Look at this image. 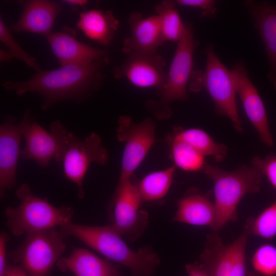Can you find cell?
Here are the masks:
<instances>
[{
	"label": "cell",
	"instance_id": "15",
	"mask_svg": "<svg viewBox=\"0 0 276 276\" xmlns=\"http://www.w3.org/2000/svg\"><path fill=\"white\" fill-rule=\"evenodd\" d=\"M16 118L9 116L0 126V196L16 183L18 160L20 156L22 124H15Z\"/></svg>",
	"mask_w": 276,
	"mask_h": 276
},
{
	"label": "cell",
	"instance_id": "24",
	"mask_svg": "<svg viewBox=\"0 0 276 276\" xmlns=\"http://www.w3.org/2000/svg\"><path fill=\"white\" fill-rule=\"evenodd\" d=\"M175 1H163L155 6L156 14L160 20L162 39L178 42L183 36L186 24L183 22L176 8Z\"/></svg>",
	"mask_w": 276,
	"mask_h": 276
},
{
	"label": "cell",
	"instance_id": "31",
	"mask_svg": "<svg viewBox=\"0 0 276 276\" xmlns=\"http://www.w3.org/2000/svg\"><path fill=\"white\" fill-rule=\"evenodd\" d=\"M177 4L187 7L200 9L202 17H212L215 14V2L212 0H177Z\"/></svg>",
	"mask_w": 276,
	"mask_h": 276
},
{
	"label": "cell",
	"instance_id": "22",
	"mask_svg": "<svg viewBox=\"0 0 276 276\" xmlns=\"http://www.w3.org/2000/svg\"><path fill=\"white\" fill-rule=\"evenodd\" d=\"M119 22L109 10L91 9L81 13L77 27L89 39L105 46L111 42Z\"/></svg>",
	"mask_w": 276,
	"mask_h": 276
},
{
	"label": "cell",
	"instance_id": "34",
	"mask_svg": "<svg viewBox=\"0 0 276 276\" xmlns=\"http://www.w3.org/2000/svg\"><path fill=\"white\" fill-rule=\"evenodd\" d=\"M6 276H28L24 269L18 265H10Z\"/></svg>",
	"mask_w": 276,
	"mask_h": 276
},
{
	"label": "cell",
	"instance_id": "1",
	"mask_svg": "<svg viewBox=\"0 0 276 276\" xmlns=\"http://www.w3.org/2000/svg\"><path fill=\"white\" fill-rule=\"evenodd\" d=\"M109 62L107 57L87 64H70L53 70H40L27 81L8 80L4 89L20 96L30 92L44 99L41 109L49 108L56 103L66 100L80 102L101 83L102 70Z\"/></svg>",
	"mask_w": 276,
	"mask_h": 276
},
{
	"label": "cell",
	"instance_id": "7",
	"mask_svg": "<svg viewBox=\"0 0 276 276\" xmlns=\"http://www.w3.org/2000/svg\"><path fill=\"white\" fill-rule=\"evenodd\" d=\"M185 34L177 42L160 97L152 103L153 109L157 114L161 115L164 111H170L168 105L173 102L188 99V84L192 74L194 53L199 42L194 37L191 24L188 22H185Z\"/></svg>",
	"mask_w": 276,
	"mask_h": 276
},
{
	"label": "cell",
	"instance_id": "29",
	"mask_svg": "<svg viewBox=\"0 0 276 276\" xmlns=\"http://www.w3.org/2000/svg\"><path fill=\"white\" fill-rule=\"evenodd\" d=\"M0 40L8 48L9 51L13 57L22 61L28 66L36 72L41 70L37 64L36 59L25 52L16 42L2 17L0 18Z\"/></svg>",
	"mask_w": 276,
	"mask_h": 276
},
{
	"label": "cell",
	"instance_id": "12",
	"mask_svg": "<svg viewBox=\"0 0 276 276\" xmlns=\"http://www.w3.org/2000/svg\"><path fill=\"white\" fill-rule=\"evenodd\" d=\"M143 202L137 184L131 178L118 184L110 200V208H113L112 227L122 236L133 241L146 228L148 215L141 209Z\"/></svg>",
	"mask_w": 276,
	"mask_h": 276
},
{
	"label": "cell",
	"instance_id": "17",
	"mask_svg": "<svg viewBox=\"0 0 276 276\" xmlns=\"http://www.w3.org/2000/svg\"><path fill=\"white\" fill-rule=\"evenodd\" d=\"M244 5L261 37L269 63L268 78L276 89V4L247 0Z\"/></svg>",
	"mask_w": 276,
	"mask_h": 276
},
{
	"label": "cell",
	"instance_id": "4",
	"mask_svg": "<svg viewBox=\"0 0 276 276\" xmlns=\"http://www.w3.org/2000/svg\"><path fill=\"white\" fill-rule=\"evenodd\" d=\"M20 203L7 207L6 226L15 236L55 228L72 221L74 212L68 205L57 207L35 196L30 186L22 184L16 191Z\"/></svg>",
	"mask_w": 276,
	"mask_h": 276
},
{
	"label": "cell",
	"instance_id": "36",
	"mask_svg": "<svg viewBox=\"0 0 276 276\" xmlns=\"http://www.w3.org/2000/svg\"><path fill=\"white\" fill-rule=\"evenodd\" d=\"M63 3L69 4L71 6H84L88 3L87 1L85 0H66L63 1Z\"/></svg>",
	"mask_w": 276,
	"mask_h": 276
},
{
	"label": "cell",
	"instance_id": "18",
	"mask_svg": "<svg viewBox=\"0 0 276 276\" xmlns=\"http://www.w3.org/2000/svg\"><path fill=\"white\" fill-rule=\"evenodd\" d=\"M46 37L61 66L87 64L108 57L107 51L82 43L68 33H51Z\"/></svg>",
	"mask_w": 276,
	"mask_h": 276
},
{
	"label": "cell",
	"instance_id": "27",
	"mask_svg": "<svg viewBox=\"0 0 276 276\" xmlns=\"http://www.w3.org/2000/svg\"><path fill=\"white\" fill-rule=\"evenodd\" d=\"M248 235H255L272 240L276 237V200L256 218L249 217L244 230Z\"/></svg>",
	"mask_w": 276,
	"mask_h": 276
},
{
	"label": "cell",
	"instance_id": "16",
	"mask_svg": "<svg viewBox=\"0 0 276 276\" xmlns=\"http://www.w3.org/2000/svg\"><path fill=\"white\" fill-rule=\"evenodd\" d=\"M128 21L130 34L124 40L122 52L127 55L156 54L157 49L164 43L158 15L144 17L140 12L134 11L129 15Z\"/></svg>",
	"mask_w": 276,
	"mask_h": 276
},
{
	"label": "cell",
	"instance_id": "25",
	"mask_svg": "<svg viewBox=\"0 0 276 276\" xmlns=\"http://www.w3.org/2000/svg\"><path fill=\"white\" fill-rule=\"evenodd\" d=\"M176 168L174 165L151 172L140 181L137 188L143 201L159 200L167 194L171 186Z\"/></svg>",
	"mask_w": 276,
	"mask_h": 276
},
{
	"label": "cell",
	"instance_id": "3",
	"mask_svg": "<svg viewBox=\"0 0 276 276\" xmlns=\"http://www.w3.org/2000/svg\"><path fill=\"white\" fill-rule=\"evenodd\" d=\"M203 170L214 183L217 217L214 232H219L227 223L237 220V206L245 195L260 191L263 174L254 166L226 171L218 167L205 165Z\"/></svg>",
	"mask_w": 276,
	"mask_h": 276
},
{
	"label": "cell",
	"instance_id": "19",
	"mask_svg": "<svg viewBox=\"0 0 276 276\" xmlns=\"http://www.w3.org/2000/svg\"><path fill=\"white\" fill-rule=\"evenodd\" d=\"M23 11L17 21L11 26L16 32H27L47 36L57 15L61 11V3L45 0L20 1Z\"/></svg>",
	"mask_w": 276,
	"mask_h": 276
},
{
	"label": "cell",
	"instance_id": "2",
	"mask_svg": "<svg viewBox=\"0 0 276 276\" xmlns=\"http://www.w3.org/2000/svg\"><path fill=\"white\" fill-rule=\"evenodd\" d=\"M64 237H73L99 252L108 260L128 268L132 276H151L159 263L157 255L144 247L131 249L111 225L90 226L70 221L60 227Z\"/></svg>",
	"mask_w": 276,
	"mask_h": 276
},
{
	"label": "cell",
	"instance_id": "23",
	"mask_svg": "<svg viewBox=\"0 0 276 276\" xmlns=\"http://www.w3.org/2000/svg\"><path fill=\"white\" fill-rule=\"evenodd\" d=\"M171 138L189 144L204 156H213L217 162L223 160L227 154V149L225 145L215 142L200 129H179Z\"/></svg>",
	"mask_w": 276,
	"mask_h": 276
},
{
	"label": "cell",
	"instance_id": "9",
	"mask_svg": "<svg viewBox=\"0 0 276 276\" xmlns=\"http://www.w3.org/2000/svg\"><path fill=\"white\" fill-rule=\"evenodd\" d=\"M118 123L117 138L124 143L120 184L131 178L155 143L156 125L149 118L135 123L126 115L119 118Z\"/></svg>",
	"mask_w": 276,
	"mask_h": 276
},
{
	"label": "cell",
	"instance_id": "6",
	"mask_svg": "<svg viewBox=\"0 0 276 276\" xmlns=\"http://www.w3.org/2000/svg\"><path fill=\"white\" fill-rule=\"evenodd\" d=\"M19 246L8 254L28 276H51L53 267L66 249L64 237L55 228L26 234Z\"/></svg>",
	"mask_w": 276,
	"mask_h": 276
},
{
	"label": "cell",
	"instance_id": "13",
	"mask_svg": "<svg viewBox=\"0 0 276 276\" xmlns=\"http://www.w3.org/2000/svg\"><path fill=\"white\" fill-rule=\"evenodd\" d=\"M166 65L165 59L157 53H131L113 68L112 75L117 79H125L137 87L154 88L160 94L167 79Z\"/></svg>",
	"mask_w": 276,
	"mask_h": 276
},
{
	"label": "cell",
	"instance_id": "5",
	"mask_svg": "<svg viewBox=\"0 0 276 276\" xmlns=\"http://www.w3.org/2000/svg\"><path fill=\"white\" fill-rule=\"evenodd\" d=\"M206 67L204 72H192L190 88L194 91L204 87L213 100L217 112L228 117L239 132L243 128L236 100V89L231 70L220 61L213 47L205 49Z\"/></svg>",
	"mask_w": 276,
	"mask_h": 276
},
{
	"label": "cell",
	"instance_id": "28",
	"mask_svg": "<svg viewBox=\"0 0 276 276\" xmlns=\"http://www.w3.org/2000/svg\"><path fill=\"white\" fill-rule=\"evenodd\" d=\"M247 276H276V246L266 243L252 256Z\"/></svg>",
	"mask_w": 276,
	"mask_h": 276
},
{
	"label": "cell",
	"instance_id": "30",
	"mask_svg": "<svg viewBox=\"0 0 276 276\" xmlns=\"http://www.w3.org/2000/svg\"><path fill=\"white\" fill-rule=\"evenodd\" d=\"M251 164L266 176L276 189V155H269L264 158L259 156L254 157Z\"/></svg>",
	"mask_w": 276,
	"mask_h": 276
},
{
	"label": "cell",
	"instance_id": "14",
	"mask_svg": "<svg viewBox=\"0 0 276 276\" xmlns=\"http://www.w3.org/2000/svg\"><path fill=\"white\" fill-rule=\"evenodd\" d=\"M231 71L236 93L239 95L246 115L258 132L261 142L267 146H273V140L264 104L248 76L245 64L242 60H238Z\"/></svg>",
	"mask_w": 276,
	"mask_h": 276
},
{
	"label": "cell",
	"instance_id": "21",
	"mask_svg": "<svg viewBox=\"0 0 276 276\" xmlns=\"http://www.w3.org/2000/svg\"><path fill=\"white\" fill-rule=\"evenodd\" d=\"M216 212L214 203L206 195L193 191L181 198L178 202L174 221L210 227L213 232L216 226Z\"/></svg>",
	"mask_w": 276,
	"mask_h": 276
},
{
	"label": "cell",
	"instance_id": "10",
	"mask_svg": "<svg viewBox=\"0 0 276 276\" xmlns=\"http://www.w3.org/2000/svg\"><path fill=\"white\" fill-rule=\"evenodd\" d=\"M248 236L243 232L228 245L223 243L219 232L207 236L200 260L210 276H247Z\"/></svg>",
	"mask_w": 276,
	"mask_h": 276
},
{
	"label": "cell",
	"instance_id": "20",
	"mask_svg": "<svg viewBox=\"0 0 276 276\" xmlns=\"http://www.w3.org/2000/svg\"><path fill=\"white\" fill-rule=\"evenodd\" d=\"M56 265L61 271L70 272L75 276H121L108 259L83 248H74L68 256L60 258Z\"/></svg>",
	"mask_w": 276,
	"mask_h": 276
},
{
	"label": "cell",
	"instance_id": "8",
	"mask_svg": "<svg viewBox=\"0 0 276 276\" xmlns=\"http://www.w3.org/2000/svg\"><path fill=\"white\" fill-rule=\"evenodd\" d=\"M21 122L25 140V147L21 150V158L34 160L43 168H47L53 158L57 162H62L67 147L66 137L68 131L60 121L53 122L48 132L34 119H31L30 110H27Z\"/></svg>",
	"mask_w": 276,
	"mask_h": 276
},
{
	"label": "cell",
	"instance_id": "35",
	"mask_svg": "<svg viewBox=\"0 0 276 276\" xmlns=\"http://www.w3.org/2000/svg\"><path fill=\"white\" fill-rule=\"evenodd\" d=\"M13 57L12 54L9 51L1 50L0 59L2 61L8 62L10 61Z\"/></svg>",
	"mask_w": 276,
	"mask_h": 276
},
{
	"label": "cell",
	"instance_id": "26",
	"mask_svg": "<svg viewBox=\"0 0 276 276\" xmlns=\"http://www.w3.org/2000/svg\"><path fill=\"white\" fill-rule=\"evenodd\" d=\"M171 155L174 166L182 170L195 172L203 170L204 156L189 144L170 138Z\"/></svg>",
	"mask_w": 276,
	"mask_h": 276
},
{
	"label": "cell",
	"instance_id": "11",
	"mask_svg": "<svg viewBox=\"0 0 276 276\" xmlns=\"http://www.w3.org/2000/svg\"><path fill=\"white\" fill-rule=\"evenodd\" d=\"M66 149L62 163L65 177L75 183L78 188V196L84 197L83 180L89 166L94 162L104 166L108 161L107 150L100 137L91 133L84 140L68 132L66 137Z\"/></svg>",
	"mask_w": 276,
	"mask_h": 276
},
{
	"label": "cell",
	"instance_id": "33",
	"mask_svg": "<svg viewBox=\"0 0 276 276\" xmlns=\"http://www.w3.org/2000/svg\"><path fill=\"white\" fill-rule=\"evenodd\" d=\"M187 276H210L209 272L201 263L195 262L186 265Z\"/></svg>",
	"mask_w": 276,
	"mask_h": 276
},
{
	"label": "cell",
	"instance_id": "32",
	"mask_svg": "<svg viewBox=\"0 0 276 276\" xmlns=\"http://www.w3.org/2000/svg\"><path fill=\"white\" fill-rule=\"evenodd\" d=\"M9 240L7 233L3 232L0 235V276H6L9 264L7 262V244Z\"/></svg>",
	"mask_w": 276,
	"mask_h": 276
}]
</instances>
